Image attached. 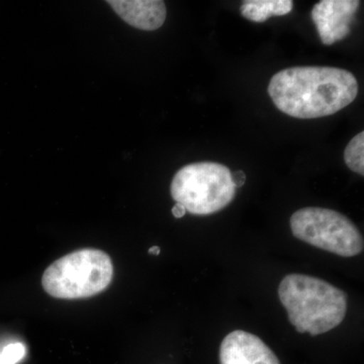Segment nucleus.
Instances as JSON below:
<instances>
[{
    "label": "nucleus",
    "instance_id": "20e7f679",
    "mask_svg": "<svg viewBox=\"0 0 364 364\" xmlns=\"http://www.w3.org/2000/svg\"><path fill=\"white\" fill-rule=\"evenodd\" d=\"M170 191L186 212L196 215L220 212L236 195L231 170L215 162L186 165L172 179Z\"/></svg>",
    "mask_w": 364,
    "mask_h": 364
},
{
    "label": "nucleus",
    "instance_id": "f257e3e1",
    "mask_svg": "<svg viewBox=\"0 0 364 364\" xmlns=\"http://www.w3.org/2000/svg\"><path fill=\"white\" fill-rule=\"evenodd\" d=\"M268 95L287 116L317 119L331 116L352 104L358 95V82L345 69L293 67L273 76Z\"/></svg>",
    "mask_w": 364,
    "mask_h": 364
},
{
    "label": "nucleus",
    "instance_id": "423d86ee",
    "mask_svg": "<svg viewBox=\"0 0 364 364\" xmlns=\"http://www.w3.org/2000/svg\"><path fill=\"white\" fill-rule=\"evenodd\" d=\"M359 4L358 0H323L314 6L311 16L323 44L333 45L350 33Z\"/></svg>",
    "mask_w": 364,
    "mask_h": 364
},
{
    "label": "nucleus",
    "instance_id": "f03ea898",
    "mask_svg": "<svg viewBox=\"0 0 364 364\" xmlns=\"http://www.w3.org/2000/svg\"><path fill=\"white\" fill-rule=\"evenodd\" d=\"M279 296L289 322L301 334L331 331L346 316L347 294L317 277L287 274L279 284Z\"/></svg>",
    "mask_w": 364,
    "mask_h": 364
},
{
    "label": "nucleus",
    "instance_id": "1a4fd4ad",
    "mask_svg": "<svg viewBox=\"0 0 364 364\" xmlns=\"http://www.w3.org/2000/svg\"><path fill=\"white\" fill-rule=\"evenodd\" d=\"M294 7L291 0H248L241 6L244 18L255 23H263L272 16H286Z\"/></svg>",
    "mask_w": 364,
    "mask_h": 364
},
{
    "label": "nucleus",
    "instance_id": "39448f33",
    "mask_svg": "<svg viewBox=\"0 0 364 364\" xmlns=\"http://www.w3.org/2000/svg\"><path fill=\"white\" fill-rule=\"evenodd\" d=\"M291 229L299 240L342 257L363 251V237L344 215L324 208H304L291 218Z\"/></svg>",
    "mask_w": 364,
    "mask_h": 364
},
{
    "label": "nucleus",
    "instance_id": "6e6552de",
    "mask_svg": "<svg viewBox=\"0 0 364 364\" xmlns=\"http://www.w3.org/2000/svg\"><path fill=\"white\" fill-rule=\"evenodd\" d=\"M109 4L119 18L140 30H157L166 20V6L161 0H109Z\"/></svg>",
    "mask_w": 364,
    "mask_h": 364
},
{
    "label": "nucleus",
    "instance_id": "ddd939ff",
    "mask_svg": "<svg viewBox=\"0 0 364 364\" xmlns=\"http://www.w3.org/2000/svg\"><path fill=\"white\" fill-rule=\"evenodd\" d=\"M172 214H173L174 218H176V219H181V218H183L186 214V208L181 205V203H176V205L172 208Z\"/></svg>",
    "mask_w": 364,
    "mask_h": 364
},
{
    "label": "nucleus",
    "instance_id": "4468645a",
    "mask_svg": "<svg viewBox=\"0 0 364 364\" xmlns=\"http://www.w3.org/2000/svg\"><path fill=\"white\" fill-rule=\"evenodd\" d=\"M160 252H161V250H160V247H158V246H153V247L149 249V253L153 254V255H159Z\"/></svg>",
    "mask_w": 364,
    "mask_h": 364
},
{
    "label": "nucleus",
    "instance_id": "f8f14e48",
    "mask_svg": "<svg viewBox=\"0 0 364 364\" xmlns=\"http://www.w3.org/2000/svg\"><path fill=\"white\" fill-rule=\"evenodd\" d=\"M232 179H233V183L235 188H241L244 186L246 181V176L243 171H236L232 173Z\"/></svg>",
    "mask_w": 364,
    "mask_h": 364
},
{
    "label": "nucleus",
    "instance_id": "0eeeda50",
    "mask_svg": "<svg viewBox=\"0 0 364 364\" xmlns=\"http://www.w3.org/2000/svg\"><path fill=\"white\" fill-rule=\"evenodd\" d=\"M221 364H280L274 352L251 333L236 330L228 334L220 348Z\"/></svg>",
    "mask_w": 364,
    "mask_h": 364
},
{
    "label": "nucleus",
    "instance_id": "9d476101",
    "mask_svg": "<svg viewBox=\"0 0 364 364\" xmlns=\"http://www.w3.org/2000/svg\"><path fill=\"white\" fill-rule=\"evenodd\" d=\"M344 160L348 168L364 176V133L360 132L347 145Z\"/></svg>",
    "mask_w": 364,
    "mask_h": 364
},
{
    "label": "nucleus",
    "instance_id": "7ed1b4c3",
    "mask_svg": "<svg viewBox=\"0 0 364 364\" xmlns=\"http://www.w3.org/2000/svg\"><path fill=\"white\" fill-rule=\"evenodd\" d=\"M114 265L107 253L81 249L63 256L45 270L42 284L53 298H90L104 291L112 282Z\"/></svg>",
    "mask_w": 364,
    "mask_h": 364
},
{
    "label": "nucleus",
    "instance_id": "9b49d317",
    "mask_svg": "<svg viewBox=\"0 0 364 364\" xmlns=\"http://www.w3.org/2000/svg\"><path fill=\"white\" fill-rule=\"evenodd\" d=\"M26 355V347L21 343L7 345L0 353V364H16Z\"/></svg>",
    "mask_w": 364,
    "mask_h": 364
}]
</instances>
